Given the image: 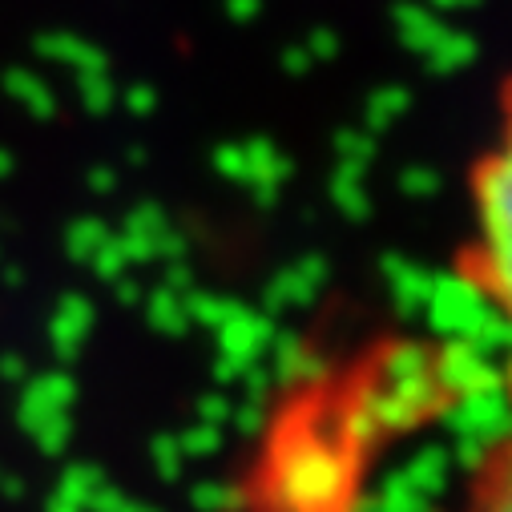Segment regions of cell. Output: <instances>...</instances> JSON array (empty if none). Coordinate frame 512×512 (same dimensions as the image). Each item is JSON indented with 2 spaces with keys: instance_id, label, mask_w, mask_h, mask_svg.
<instances>
[{
  "instance_id": "obj_1",
  "label": "cell",
  "mask_w": 512,
  "mask_h": 512,
  "mask_svg": "<svg viewBox=\"0 0 512 512\" xmlns=\"http://www.w3.org/2000/svg\"><path fill=\"white\" fill-rule=\"evenodd\" d=\"M464 283L512 327V77L496 93V121L468 166Z\"/></svg>"
},
{
  "instance_id": "obj_2",
  "label": "cell",
  "mask_w": 512,
  "mask_h": 512,
  "mask_svg": "<svg viewBox=\"0 0 512 512\" xmlns=\"http://www.w3.org/2000/svg\"><path fill=\"white\" fill-rule=\"evenodd\" d=\"M456 512H512V432L476 460Z\"/></svg>"
}]
</instances>
